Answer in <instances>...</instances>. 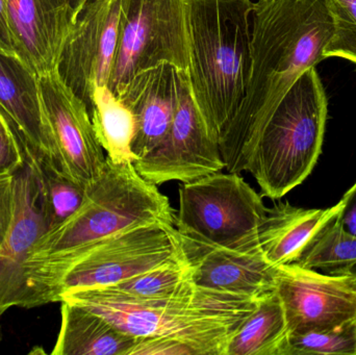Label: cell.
Wrapping results in <instances>:
<instances>
[{"mask_svg":"<svg viewBox=\"0 0 356 355\" xmlns=\"http://www.w3.org/2000/svg\"><path fill=\"white\" fill-rule=\"evenodd\" d=\"M342 202V210L337 218L347 233L356 236V183L345 194Z\"/></svg>","mask_w":356,"mask_h":355,"instance_id":"30","label":"cell"},{"mask_svg":"<svg viewBox=\"0 0 356 355\" xmlns=\"http://www.w3.org/2000/svg\"><path fill=\"white\" fill-rule=\"evenodd\" d=\"M337 216L317 231L295 263L327 274L356 279V236L347 233Z\"/></svg>","mask_w":356,"mask_h":355,"instance_id":"22","label":"cell"},{"mask_svg":"<svg viewBox=\"0 0 356 355\" xmlns=\"http://www.w3.org/2000/svg\"><path fill=\"white\" fill-rule=\"evenodd\" d=\"M60 333L54 355H131L137 340L106 318L68 302H60Z\"/></svg>","mask_w":356,"mask_h":355,"instance_id":"19","label":"cell"},{"mask_svg":"<svg viewBox=\"0 0 356 355\" xmlns=\"http://www.w3.org/2000/svg\"><path fill=\"white\" fill-rule=\"evenodd\" d=\"M156 187L139 174L134 163H115L106 156L102 175L87 188L79 210L38 240L25 265L74 251L137 225L177 222L170 201Z\"/></svg>","mask_w":356,"mask_h":355,"instance_id":"6","label":"cell"},{"mask_svg":"<svg viewBox=\"0 0 356 355\" xmlns=\"http://www.w3.org/2000/svg\"><path fill=\"white\" fill-rule=\"evenodd\" d=\"M131 355H197L194 348L172 338L138 339Z\"/></svg>","mask_w":356,"mask_h":355,"instance_id":"27","label":"cell"},{"mask_svg":"<svg viewBox=\"0 0 356 355\" xmlns=\"http://www.w3.org/2000/svg\"><path fill=\"white\" fill-rule=\"evenodd\" d=\"M289 336L284 306L274 290L257 300L228 341L225 355H286Z\"/></svg>","mask_w":356,"mask_h":355,"instance_id":"20","label":"cell"},{"mask_svg":"<svg viewBox=\"0 0 356 355\" xmlns=\"http://www.w3.org/2000/svg\"><path fill=\"white\" fill-rule=\"evenodd\" d=\"M188 72L169 63L137 73L119 99L135 117L131 151L136 160L156 149L168 135Z\"/></svg>","mask_w":356,"mask_h":355,"instance_id":"16","label":"cell"},{"mask_svg":"<svg viewBox=\"0 0 356 355\" xmlns=\"http://www.w3.org/2000/svg\"><path fill=\"white\" fill-rule=\"evenodd\" d=\"M259 299L193 281L165 298L133 297L106 287L67 292L60 302L83 306L136 339L172 338L194 348L197 355H225L228 341Z\"/></svg>","mask_w":356,"mask_h":355,"instance_id":"2","label":"cell"},{"mask_svg":"<svg viewBox=\"0 0 356 355\" xmlns=\"http://www.w3.org/2000/svg\"><path fill=\"white\" fill-rule=\"evenodd\" d=\"M356 355L353 322L332 329L290 333L286 355Z\"/></svg>","mask_w":356,"mask_h":355,"instance_id":"25","label":"cell"},{"mask_svg":"<svg viewBox=\"0 0 356 355\" xmlns=\"http://www.w3.org/2000/svg\"><path fill=\"white\" fill-rule=\"evenodd\" d=\"M29 158L39 177L47 231H49L68 220L79 210L85 201L87 188L63 174L47 158L35 160L31 156Z\"/></svg>","mask_w":356,"mask_h":355,"instance_id":"23","label":"cell"},{"mask_svg":"<svg viewBox=\"0 0 356 355\" xmlns=\"http://www.w3.org/2000/svg\"><path fill=\"white\" fill-rule=\"evenodd\" d=\"M0 341H1V329H0Z\"/></svg>","mask_w":356,"mask_h":355,"instance_id":"34","label":"cell"},{"mask_svg":"<svg viewBox=\"0 0 356 355\" xmlns=\"http://www.w3.org/2000/svg\"><path fill=\"white\" fill-rule=\"evenodd\" d=\"M328 102L316 67L286 92L253 145L244 171L278 200L311 174L322 152Z\"/></svg>","mask_w":356,"mask_h":355,"instance_id":"5","label":"cell"},{"mask_svg":"<svg viewBox=\"0 0 356 355\" xmlns=\"http://www.w3.org/2000/svg\"><path fill=\"white\" fill-rule=\"evenodd\" d=\"M92 0H6L15 54L38 76L56 71L67 38Z\"/></svg>","mask_w":356,"mask_h":355,"instance_id":"13","label":"cell"},{"mask_svg":"<svg viewBox=\"0 0 356 355\" xmlns=\"http://www.w3.org/2000/svg\"><path fill=\"white\" fill-rule=\"evenodd\" d=\"M10 126L8 124V120H6V116H4L3 113L0 110V133H3V131H10Z\"/></svg>","mask_w":356,"mask_h":355,"instance_id":"32","label":"cell"},{"mask_svg":"<svg viewBox=\"0 0 356 355\" xmlns=\"http://www.w3.org/2000/svg\"><path fill=\"white\" fill-rule=\"evenodd\" d=\"M121 0H92L65 42L58 71L65 85L86 104L90 117L94 93L108 85L119 41Z\"/></svg>","mask_w":356,"mask_h":355,"instance_id":"9","label":"cell"},{"mask_svg":"<svg viewBox=\"0 0 356 355\" xmlns=\"http://www.w3.org/2000/svg\"><path fill=\"white\" fill-rule=\"evenodd\" d=\"M191 281L193 267L184 250L165 264L108 288L133 297L165 298L179 293Z\"/></svg>","mask_w":356,"mask_h":355,"instance_id":"24","label":"cell"},{"mask_svg":"<svg viewBox=\"0 0 356 355\" xmlns=\"http://www.w3.org/2000/svg\"><path fill=\"white\" fill-rule=\"evenodd\" d=\"M134 165L144 179L156 185L191 183L225 168L219 143L209 135L193 99L188 75L168 135Z\"/></svg>","mask_w":356,"mask_h":355,"instance_id":"10","label":"cell"},{"mask_svg":"<svg viewBox=\"0 0 356 355\" xmlns=\"http://www.w3.org/2000/svg\"><path fill=\"white\" fill-rule=\"evenodd\" d=\"M0 110L23 150L35 160L47 158L58 169L39 76L6 52H0Z\"/></svg>","mask_w":356,"mask_h":355,"instance_id":"17","label":"cell"},{"mask_svg":"<svg viewBox=\"0 0 356 355\" xmlns=\"http://www.w3.org/2000/svg\"><path fill=\"white\" fill-rule=\"evenodd\" d=\"M0 52L15 54L10 31H8V24H6V0H0Z\"/></svg>","mask_w":356,"mask_h":355,"instance_id":"31","label":"cell"},{"mask_svg":"<svg viewBox=\"0 0 356 355\" xmlns=\"http://www.w3.org/2000/svg\"><path fill=\"white\" fill-rule=\"evenodd\" d=\"M334 22L326 0H257L251 65L242 104L222 133L227 172L244 171L261 129L295 81L324 58Z\"/></svg>","mask_w":356,"mask_h":355,"instance_id":"1","label":"cell"},{"mask_svg":"<svg viewBox=\"0 0 356 355\" xmlns=\"http://www.w3.org/2000/svg\"><path fill=\"white\" fill-rule=\"evenodd\" d=\"M275 291L290 333L343 327L355 319V277L327 274L292 263L277 267Z\"/></svg>","mask_w":356,"mask_h":355,"instance_id":"12","label":"cell"},{"mask_svg":"<svg viewBox=\"0 0 356 355\" xmlns=\"http://www.w3.org/2000/svg\"><path fill=\"white\" fill-rule=\"evenodd\" d=\"M14 220L0 249V316L15 306L22 308L26 292L25 263L38 240L48 231L39 177L25 152L24 162L14 173Z\"/></svg>","mask_w":356,"mask_h":355,"instance_id":"15","label":"cell"},{"mask_svg":"<svg viewBox=\"0 0 356 355\" xmlns=\"http://www.w3.org/2000/svg\"><path fill=\"white\" fill-rule=\"evenodd\" d=\"M23 162L24 152L12 127L0 133V177L14 174Z\"/></svg>","mask_w":356,"mask_h":355,"instance_id":"28","label":"cell"},{"mask_svg":"<svg viewBox=\"0 0 356 355\" xmlns=\"http://www.w3.org/2000/svg\"><path fill=\"white\" fill-rule=\"evenodd\" d=\"M267 210L240 173L219 171L180 187L177 227L184 237L229 245L255 233Z\"/></svg>","mask_w":356,"mask_h":355,"instance_id":"8","label":"cell"},{"mask_svg":"<svg viewBox=\"0 0 356 355\" xmlns=\"http://www.w3.org/2000/svg\"><path fill=\"white\" fill-rule=\"evenodd\" d=\"M181 242L196 285L252 298L275 290L277 267L264 256L257 231L229 245H211L184 236Z\"/></svg>","mask_w":356,"mask_h":355,"instance_id":"14","label":"cell"},{"mask_svg":"<svg viewBox=\"0 0 356 355\" xmlns=\"http://www.w3.org/2000/svg\"><path fill=\"white\" fill-rule=\"evenodd\" d=\"M334 31L324 58H342L356 64V0H326Z\"/></svg>","mask_w":356,"mask_h":355,"instance_id":"26","label":"cell"},{"mask_svg":"<svg viewBox=\"0 0 356 355\" xmlns=\"http://www.w3.org/2000/svg\"><path fill=\"white\" fill-rule=\"evenodd\" d=\"M14 215V174H10L0 177V249L10 233Z\"/></svg>","mask_w":356,"mask_h":355,"instance_id":"29","label":"cell"},{"mask_svg":"<svg viewBox=\"0 0 356 355\" xmlns=\"http://www.w3.org/2000/svg\"><path fill=\"white\" fill-rule=\"evenodd\" d=\"M253 6L254 0H188V85L218 143L246 93Z\"/></svg>","mask_w":356,"mask_h":355,"instance_id":"3","label":"cell"},{"mask_svg":"<svg viewBox=\"0 0 356 355\" xmlns=\"http://www.w3.org/2000/svg\"><path fill=\"white\" fill-rule=\"evenodd\" d=\"M163 63L188 72V0H121L111 91L119 97L137 73Z\"/></svg>","mask_w":356,"mask_h":355,"instance_id":"7","label":"cell"},{"mask_svg":"<svg viewBox=\"0 0 356 355\" xmlns=\"http://www.w3.org/2000/svg\"><path fill=\"white\" fill-rule=\"evenodd\" d=\"M341 200L332 208L305 210L280 202L268 208L257 229V242L266 260L280 267L298 260L317 231L342 210Z\"/></svg>","mask_w":356,"mask_h":355,"instance_id":"18","label":"cell"},{"mask_svg":"<svg viewBox=\"0 0 356 355\" xmlns=\"http://www.w3.org/2000/svg\"><path fill=\"white\" fill-rule=\"evenodd\" d=\"M91 120L98 142L108 158L115 163L135 162L131 151L136 131L135 117L108 85L95 90Z\"/></svg>","mask_w":356,"mask_h":355,"instance_id":"21","label":"cell"},{"mask_svg":"<svg viewBox=\"0 0 356 355\" xmlns=\"http://www.w3.org/2000/svg\"><path fill=\"white\" fill-rule=\"evenodd\" d=\"M184 251L177 222L156 221L125 229L68 254L25 265L22 308L60 302L75 290L113 287Z\"/></svg>","mask_w":356,"mask_h":355,"instance_id":"4","label":"cell"},{"mask_svg":"<svg viewBox=\"0 0 356 355\" xmlns=\"http://www.w3.org/2000/svg\"><path fill=\"white\" fill-rule=\"evenodd\" d=\"M39 79L56 166L63 174L88 188L102 175L106 156L87 106L65 85L58 71Z\"/></svg>","mask_w":356,"mask_h":355,"instance_id":"11","label":"cell"},{"mask_svg":"<svg viewBox=\"0 0 356 355\" xmlns=\"http://www.w3.org/2000/svg\"><path fill=\"white\" fill-rule=\"evenodd\" d=\"M353 325H355V331H356V314L355 316V319H353Z\"/></svg>","mask_w":356,"mask_h":355,"instance_id":"33","label":"cell"}]
</instances>
